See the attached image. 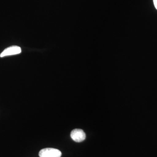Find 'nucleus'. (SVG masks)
Listing matches in <instances>:
<instances>
[{"mask_svg":"<svg viewBox=\"0 0 157 157\" xmlns=\"http://www.w3.org/2000/svg\"><path fill=\"white\" fill-rule=\"evenodd\" d=\"M61 155V152L53 148L42 149L39 152L40 157H60Z\"/></svg>","mask_w":157,"mask_h":157,"instance_id":"obj_1","label":"nucleus"},{"mask_svg":"<svg viewBox=\"0 0 157 157\" xmlns=\"http://www.w3.org/2000/svg\"><path fill=\"white\" fill-rule=\"evenodd\" d=\"M70 136L72 139L76 142H81L85 139L86 134L83 130L80 129H75L71 132Z\"/></svg>","mask_w":157,"mask_h":157,"instance_id":"obj_2","label":"nucleus"},{"mask_svg":"<svg viewBox=\"0 0 157 157\" xmlns=\"http://www.w3.org/2000/svg\"><path fill=\"white\" fill-rule=\"evenodd\" d=\"M21 49L20 47L16 45H14L5 49L0 54V57H3L9 56L14 55L18 54L21 53Z\"/></svg>","mask_w":157,"mask_h":157,"instance_id":"obj_3","label":"nucleus"},{"mask_svg":"<svg viewBox=\"0 0 157 157\" xmlns=\"http://www.w3.org/2000/svg\"><path fill=\"white\" fill-rule=\"evenodd\" d=\"M154 4L155 7L157 10V0H153Z\"/></svg>","mask_w":157,"mask_h":157,"instance_id":"obj_4","label":"nucleus"}]
</instances>
